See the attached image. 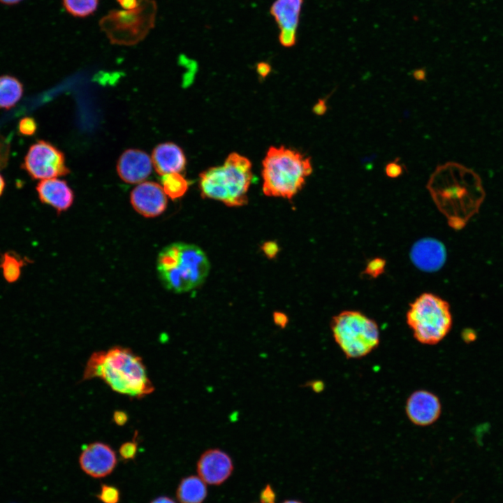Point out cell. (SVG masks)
Listing matches in <instances>:
<instances>
[{"label": "cell", "mask_w": 503, "mask_h": 503, "mask_svg": "<svg viewBox=\"0 0 503 503\" xmlns=\"http://www.w3.org/2000/svg\"><path fill=\"white\" fill-rule=\"evenodd\" d=\"M427 188L435 204L454 229H461L478 212L485 197L480 177L454 162L437 167Z\"/></svg>", "instance_id": "6da1fadb"}, {"label": "cell", "mask_w": 503, "mask_h": 503, "mask_svg": "<svg viewBox=\"0 0 503 503\" xmlns=\"http://www.w3.org/2000/svg\"><path fill=\"white\" fill-rule=\"evenodd\" d=\"M94 378L101 379L112 391L133 398L140 399L154 391L142 358L122 346L95 351L90 356L82 380Z\"/></svg>", "instance_id": "7a4b0ae2"}, {"label": "cell", "mask_w": 503, "mask_h": 503, "mask_svg": "<svg viewBox=\"0 0 503 503\" xmlns=\"http://www.w3.org/2000/svg\"><path fill=\"white\" fill-rule=\"evenodd\" d=\"M156 268L163 286L180 293L202 284L209 274L210 265L205 253L199 247L175 242L159 254Z\"/></svg>", "instance_id": "3957f363"}, {"label": "cell", "mask_w": 503, "mask_h": 503, "mask_svg": "<svg viewBox=\"0 0 503 503\" xmlns=\"http://www.w3.org/2000/svg\"><path fill=\"white\" fill-rule=\"evenodd\" d=\"M262 164L263 191L268 196L291 198L312 172L310 158L284 146L270 147Z\"/></svg>", "instance_id": "277c9868"}, {"label": "cell", "mask_w": 503, "mask_h": 503, "mask_svg": "<svg viewBox=\"0 0 503 503\" xmlns=\"http://www.w3.org/2000/svg\"><path fill=\"white\" fill-rule=\"evenodd\" d=\"M252 180L250 161L233 152L222 165L210 168L200 174L199 187L203 198L238 207L247 203Z\"/></svg>", "instance_id": "5b68a950"}, {"label": "cell", "mask_w": 503, "mask_h": 503, "mask_svg": "<svg viewBox=\"0 0 503 503\" xmlns=\"http://www.w3.org/2000/svg\"><path fill=\"white\" fill-rule=\"evenodd\" d=\"M406 321L416 341L425 345L437 344L451 328L450 305L435 294L423 293L409 304Z\"/></svg>", "instance_id": "8992f818"}, {"label": "cell", "mask_w": 503, "mask_h": 503, "mask_svg": "<svg viewBox=\"0 0 503 503\" xmlns=\"http://www.w3.org/2000/svg\"><path fill=\"white\" fill-rule=\"evenodd\" d=\"M330 329L335 343L347 358L365 357L378 347L377 323L357 310H344L334 316Z\"/></svg>", "instance_id": "52a82bcc"}, {"label": "cell", "mask_w": 503, "mask_h": 503, "mask_svg": "<svg viewBox=\"0 0 503 503\" xmlns=\"http://www.w3.org/2000/svg\"><path fill=\"white\" fill-rule=\"evenodd\" d=\"M156 5L153 0H139L131 10H113L100 21V27L113 44L131 45L143 40L154 27Z\"/></svg>", "instance_id": "ba28073f"}, {"label": "cell", "mask_w": 503, "mask_h": 503, "mask_svg": "<svg viewBox=\"0 0 503 503\" xmlns=\"http://www.w3.org/2000/svg\"><path fill=\"white\" fill-rule=\"evenodd\" d=\"M22 168L34 180L55 178L69 173L64 153L50 143L41 140L29 147Z\"/></svg>", "instance_id": "9c48e42d"}, {"label": "cell", "mask_w": 503, "mask_h": 503, "mask_svg": "<svg viewBox=\"0 0 503 503\" xmlns=\"http://www.w3.org/2000/svg\"><path fill=\"white\" fill-rule=\"evenodd\" d=\"M117 463L115 451L110 445L101 442L88 444L82 449L79 456V465L82 470L96 479L110 474Z\"/></svg>", "instance_id": "30bf717a"}, {"label": "cell", "mask_w": 503, "mask_h": 503, "mask_svg": "<svg viewBox=\"0 0 503 503\" xmlns=\"http://www.w3.org/2000/svg\"><path fill=\"white\" fill-rule=\"evenodd\" d=\"M303 0H275L270 8L279 29V41L285 48H291L296 43L297 29Z\"/></svg>", "instance_id": "8fae6325"}, {"label": "cell", "mask_w": 503, "mask_h": 503, "mask_svg": "<svg viewBox=\"0 0 503 503\" xmlns=\"http://www.w3.org/2000/svg\"><path fill=\"white\" fill-rule=\"evenodd\" d=\"M442 405L439 398L427 390H417L408 397L405 412L409 420L418 426H428L439 418Z\"/></svg>", "instance_id": "7c38bea8"}, {"label": "cell", "mask_w": 503, "mask_h": 503, "mask_svg": "<svg viewBox=\"0 0 503 503\" xmlns=\"http://www.w3.org/2000/svg\"><path fill=\"white\" fill-rule=\"evenodd\" d=\"M198 476L206 483L218 486L231 475L234 467L230 455L219 449H210L200 456L196 465Z\"/></svg>", "instance_id": "4fadbf2b"}, {"label": "cell", "mask_w": 503, "mask_h": 503, "mask_svg": "<svg viewBox=\"0 0 503 503\" xmlns=\"http://www.w3.org/2000/svg\"><path fill=\"white\" fill-rule=\"evenodd\" d=\"M131 203L134 210L145 217H155L167 207V198L159 184L147 181L139 183L131 191Z\"/></svg>", "instance_id": "5bb4252c"}, {"label": "cell", "mask_w": 503, "mask_h": 503, "mask_svg": "<svg viewBox=\"0 0 503 503\" xmlns=\"http://www.w3.org/2000/svg\"><path fill=\"white\" fill-rule=\"evenodd\" d=\"M150 156L138 149H129L119 156L117 171L119 177L129 184H139L149 177L152 170Z\"/></svg>", "instance_id": "9a60e30c"}, {"label": "cell", "mask_w": 503, "mask_h": 503, "mask_svg": "<svg viewBox=\"0 0 503 503\" xmlns=\"http://www.w3.org/2000/svg\"><path fill=\"white\" fill-rule=\"evenodd\" d=\"M36 189L40 201L58 212L67 210L73 204V192L63 180L55 177L41 180Z\"/></svg>", "instance_id": "2e32d148"}, {"label": "cell", "mask_w": 503, "mask_h": 503, "mask_svg": "<svg viewBox=\"0 0 503 503\" xmlns=\"http://www.w3.org/2000/svg\"><path fill=\"white\" fill-rule=\"evenodd\" d=\"M446 253L444 246L437 240L428 238L418 241L411 251V258L418 268L435 271L444 263Z\"/></svg>", "instance_id": "e0dca14e"}, {"label": "cell", "mask_w": 503, "mask_h": 503, "mask_svg": "<svg viewBox=\"0 0 503 503\" xmlns=\"http://www.w3.org/2000/svg\"><path fill=\"white\" fill-rule=\"evenodd\" d=\"M152 166L156 172L163 175L182 171L187 163L183 150L177 145L167 142L158 145L152 153Z\"/></svg>", "instance_id": "ac0fdd59"}, {"label": "cell", "mask_w": 503, "mask_h": 503, "mask_svg": "<svg viewBox=\"0 0 503 503\" xmlns=\"http://www.w3.org/2000/svg\"><path fill=\"white\" fill-rule=\"evenodd\" d=\"M207 495L206 483L194 475L182 478L176 490L180 503H203Z\"/></svg>", "instance_id": "d6986e66"}, {"label": "cell", "mask_w": 503, "mask_h": 503, "mask_svg": "<svg viewBox=\"0 0 503 503\" xmlns=\"http://www.w3.org/2000/svg\"><path fill=\"white\" fill-rule=\"evenodd\" d=\"M22 94L23 86L18 79L8 75L0 76V108L14 107Z\"/></svg>", "instance_id": "ffe728a7"}, {"label": "cell", "mask_w": 503, "mask_h": 503, "mask_svg": "<svg viewBox=\"0 0 503 503\" xmlns=\"http://www.w3.org/2000/svg\"><path fill=\"white\" fill-rule=\"evenodd\" d=\"M24 259L13 252H5L0 257V268L5 280L9 283L16 282L20 277Z\"/></svg>", "instance_id": "44dd1931"}, {"label": "cell", "mask_w": 503, "mask_h": 503, "mask_svg": "<svg viewBox=\"0 0 503 503\" xmlns=\"http://www.w3.org/2000/svg\"><path fill=\"white\" fill-rule=\"evenodd\" d=\"M161 184L166 195L173 200L184 195L189 187V182L180 173L161 175Z\"/></svg>", "instance_id": "7402d4cb"}, {"label": "cell", "mask_w": 503, "mask_h": 503, "mask_svg": "<svg viewBox=\"0 0 503 503\" xmlns=\"http://www.w3.org/2000/svg\"><path fill=\"white\" fill-rule=\"evenodd\" d=\"M99 0H62L66 10L76 17H85L97 9Z\"/></svg>", "instance_id": "603a6c76"}, {"label": "cell", "mask_w": 503, "mask_h": 503, "mask_svg": "<svg viewBox=\"0 0 503 503\" xmlns=\"http://www.w3.org/2000/svg\"><path fill=\"white\" fill-rule=\"evenodd\" d=\"M96 497L103 503H119L120 500V491L115 486L103 483L101 486L99 493Z\"/></svg>", "instance_id": "cb8c5ba5"}, {"label": "cell", "mask_w": 503, "mask_h": 503, "mask_svg": "<svg viewBox=\"0 0 503 503\" xmlns=\"http://www.w3.org/2000/svg\"><path fill=\"white\" fill-rule=\"evenodd\" d=\"M385 267L386 261L384 258H374L367 263L363 274L376 278L384 272Z\"/></svg>", "instance_id": "d4e9b609"}, {"label": "cell", "mask_w": 503, "mask_h": 503, "mask_svg": "<svg viewBox=\"0 0 503 503\" xmlns=\"http://www.w3.org/2000/svg\"><path fill=\"white\" fill-rule=\"evenodd\" d=\"M136 433L132 440L124 442L119 446V454L122 460L129 461L136 458L138 452V442L136 440Z\"/></svg>", "instance_id": "484cf974"}, {"label": "cell", "mask_w": 503, "mask_h": 503, "mask_svg": "<svg viewBox=\"0 0 503 503\" xmlns=\"http://www.w3.org/2000/svg\"><path fill=\"white\" fill-rule=\"evenodd\" d=\"M36 129V122L31 117H26L19 122L18 130L23 136H32L35 133Z\"/></svg>", "instance_id": "4316f807"}, {"label": "cell", "mask_w": 503, "mask_h": 503, "mask_svg": "<svg viewBox=\"0 0 503 503\" xmlns=\"http://www.w3.org/2000/svg\"><path fill=\"white\" fill-rule=\"evenodd\" d=\"M385 173L386 175L391 178H396L403 173V166L399 163L397 159L386 164L385 167Z\"/></svg>", "instance_id": "83f0119b"}, {"label": "cell", "mask_w": 503, "mask_h": 503, "mask_svg": "<svg viewBox=\"0 0 503 503\" xmlns=\"http://www.w3.org/2000/svg\"><path fill=\"white\" fill-rule=\"evenodd\" d=\"M261 503H275L276 493L270 484H267L260 493Z\"/></svg>", "instance_id": "f1b7e54d"}, {"label": "cell", "mask_w": 503, "mask_h": 503, "mask_svg": "<svg viewBox=\"0 0 503 503\" xmlns=\"http://www.w3.org/2000/svg\"><path fill=\"white\" fill-rule=\"evenodd\" d=\"M273 321L275 325L284 328L287 325L289 319L287 316L282 312H275L273 314Z\"/></svg>", "instance_id": "f546056e"}, {"label": "cell", "mask_w": 503, "mask_h": 503, "mask_svg": "<svg viewBox=\"0 0 503 503\" xmlns=\"http://www.w3.org/2000/svg\"><path fill=\"white\" fill-rule=\"evenodd\" d=\"M112 418L117 425H124L128 421V415L123 411L117 410L114 412Z\"/></svg>", "instance_id": "4dcf8cb0"}, {"label": "cell", "mask_w": 503, "mask_h": 503, "mask_svg": "<svg viewBox=\"0 0 503 503\" xmlns=\"http://www.w3.org/2000/svg\"><path fill=\"white\" fill-rule=\"evenodd\" d=\"M264 253L268 257H273L278 252V246L273 242H268L263 246Z\"/></svg>", "instance_id": "1f68e13d"}, {"label": "cell", "mask_w": 503, "mask_h": 503, "mask_svg": "<svg viewBox=\"0 0 503 503\" xmlns=\"http://www.w3.org/2000/svg\"><path fill=\"white\" fill-rule=\"evenodd\" d=\"M123 10H131L136 8L139 4V0H117Z\"/></svg>", "instance_id": "d6a6232c"}, {"label": "cell", "mask_w": 503, "mask_h": 503, "mask_svg": "<svg viewBox=\"0 0 503 503\" xmlns=\"http://www.w3.org/2000/svg\"><path fill=\"white\" fill-rule=\"evenodd\" d=\"M327 110L326 101L324 99H319L313 107V112L317 115H323Z\"/></svg>", "instance_id": "836d02e7"}, {"label": "cell", "mask_w": 503, "mask_h": 503, "mask_svg": "<svg viewBox=\"0 0 503 503\" xmlns=\"http://www.w3.org/2000/svg\"><path fill=\"white\" fill-rule=\"evenodd\" d=\"M8 159V150L5 143L0 142V167L5 166Z\"/></svg>", "instance_id": "e575fe53"}, {"label": "cell", "mask_w": 503, "mask_h": 503, "mask_svg": "<svg viewBox=\"0 0 503 503\" xmlns=\"http://www.w3.org/2000/svg\"><path fill=\"white\" fill-rule=\"evenodd\" d=\"M270 71V67L268 64L265 62L259 63L257 66V71L262 76H266Z\"/></svg>", "instance_id": "d590c367"}, {"label": "cell", "mask_w": 503, "mask_h": 503, "mask_svg": "<svg viewBox=\"0 0 503 503\" xmlns=\"http://www.w3.org/2000/svg\"><path fill=\"white\" fill-rule=\"evenodd\" d=\"M413 76L416 80L423 81L426 78V72L424 68H418L413 72Z\"/></svg>", "instance_id": "8d00e7d4"}, {"label": "cell", "mask_w": 503, "mask_h": 503, "mask_svg": "<svg viewBox=\"0 0 503 503\" xmlns=\"http://www.w3.org/2000/svg\"><path fill=\"white\" fill-rule=\"evenodd\" d=\"M309 386L312 388L313 391L319 393L323 389V383L321 381H312Z\"/></svg>", "instance_id": "74e56055"}, {"label": "cell", "mask_w": 503, "mask_h": 503, "mask_svg": "<svg viewBox=\"0 0 503 503\" xmlns=\"http://www.w3.org/2000/svg\"><path fill=\"white\" fill-rule=\"evenodd\" d=\"M150 503H176L172 498L167 496L158 497L150 502Z\"/></svg>", "instance_id": "f35d334b"}, {"label": "cell", "mask_w": 503, "mask_h": 503, "mask_svg": "<svg viewBox=\"0 0 503 503\" xmlns=\"http://www.w3.org/2000/svg\"><path fill=\"white\" fill-rule=\"evenodd\" d=\"M5 180L3 176L0 174V196L3 193L4 189H5Z\"/></svg>", "instance_id": "ab89813d"}, {"label": "cell", "mask_w": 503, "mask_h": 503, "mask_svg": "<svg viewBox=\"0 0 503 503\" xmlns=\"http://www.w3.org/2000/svg\"><path fill=\"white\" fill-rule=\"evenodd\" d=\"M22 0H0V2L6 5H14L20 2Z\"/></svg>", "instance_id": "60d3db41"}, {"label": "cell", "mask_w": 503, "mask_h": 503, "mask_svg": "<svg viewBox=\"0 0 503 503\" xmlns=\"http://www.w3.org/2000/svg\"><path fill=\"white\" fill-rule=\"evenodd\" d=\"M282 503H302V502H301L300 501H298V500H286Z\"/></svg>", "instance_id": "b9f144b4"}]
</instances>
